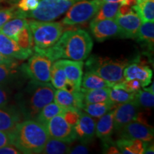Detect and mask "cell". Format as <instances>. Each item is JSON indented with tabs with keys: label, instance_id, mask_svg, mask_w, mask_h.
<instances>
[{
	"label": "cell",
	"instance_id": "6da1fadb",
	"mask_svg": "<svg viewBox=\"0 0 154 154\" xmlns=\"http://www.w3.org/2000/svg\"><path fill=\"white\" fill-rule=\"evenodd\" d=\"M93 44L92 38L86 30H69L61 34L52 47L36 53L46 55L52 61L59 59L84 61L89 56Z\"/></svg>",
	"mask_w": 154,
	"mask_h": 154
},
{
	"label": "cell",
	"instance_id": "7a4b0ae2",
	"mask_svg": "<svg viewBox=\"0 0 154 154\" xmlns=\"http://www.w3.org/2000/svg\"><path fill=\"white\" fill-rule=\"evenodd\" d=\"M55 90L49 82L31 80L17 95L18 110L25 119H35L46 105L53 102Z\"/></svg>",
	"mask_w": 154,
	"mask_h": 154
},
{
	"label": "cell",
	"instance_id": "3957f363",
	"mask_svg": "<svg viewBox=\"0 0 154 154\" xmlns=\"http://www.w3.org/2000/svg\"><path fill=\"white\" fill-rule=\"evenodd\" d=\"M9 132L11 144L22 153H41L49 138L45 126L34 119L20 121Z\"/></svg>",
	"mask_w": 154,
	"mask_h": 154
},
{
	"label": "cell",
	"instance_id": "277c9868",
	"mask_svg": "<svg viewBox=\"0 0 154 154\" xmlns=\"http://www.w3.org/2000/svg\"><path fill=\"white\" fill-rule=\"evenodd\" d=\"M28 24L32 32L36 52H40L52 47L63 34V27L61 22L29 20Z\"/></svg>",
	"mask_w": 154,
	"mask_h": 154
},
{
	"label": "cell",
	"instance_id": "5b68a950",
	"mask_svg": "<svg viewBox=\"0 0 154 154\" xmlns=\"http://www.w3.org/2000/svg\"><path fill=\"white\" fill-rule=\"evenodd\" d=\"M127 61L113 60L109 58L92 57L86 62L90 72L95 73L106 81L111 87L124 81V71Z\"/></svg>",
	"mask_w": 154,
	"mask_h": 154
},
{
	"label": "cell",
	"instance_id": "8992f818",
	"mask_svg": "<svg viewBox=\"0 0 154 154\" xmlns=\"http://www.w3.org/2000/svg\"><path fill=\"white\" fill-rule=\"evenodd\" d=\"M81 0H40L37 8L33 11H17V17L32 18L38 21L51 22L66 13L74 3Z\"/></svg>",
	"mask_w": 154,
	"mask_h": 154
},
{
	"label": "cell",
	"instance_id": "52a82bcc",
	"mask_svg": "<svg viewBox=\"0 0 154 154\" xmlns=\"http://www.w3.org/2000/svg\"><path fill=\"white\" fill-rule=\"evenodd\" d=\"M101 3L96 0H81L74 3L66 11L62 23L67 26L87 22L95 16Z\"/></svg>",
	"mask_w": 154,
	"mask_h": 154
},
{
	"label": "cell",
	"instance_id": "ba28073f",
	"mask_svg": "<svg viewBox=\"0 0 154 154\" xmlns=\"http://www.w3.org/2000/svg\"><path fill=\"white\" fill-rule=\"evenodd\" d=\"M52 61L47 56L36 53L31 55L27 62L21 66V72L32 80L49 82Z\"/></svg>",
	"mask_w": 154,
	"mask_h": 154
},
{
	"label": "cell",
	"instance_id": "9c48e42d",
	"mask_svg": "<svg viewBox=\"0 0 154 154\" xmlns=\"http://www.w3.org/2000/svg\"><path fill=\"white\" fill-rule=\"evenodd\" d=\"M50 138L71 143L76 140L74 127L70 126L61 115H57L45 126Z\"/></svg>",
	"mask_w": 154,
	"mask_h": 154
},
{
	"label": "cell",
	"instance_id": "30bf717a",
	"mask_svg": "<svg viewBox=\"0 0 154 154\" xmlns=\"http://www.w3.org/2000/svg\"><path fill=\"white\" fill-rule=\"evenodd\" d=\"M119 136L121 138L137 139L150 143L153 139V128L149 124L134 120L119 131Z\"/></svg>",
	"mask_w": 154,
	"mask_h": 154
},
{
	"label": "cell",
	"instance_id": "8fae6325",
	"mask_svg": "<svg viewBox=\"0 0 154 154\" xmlns=\"http://www.w3.org/2000/svg\"><path fill=\"white\" fill-rule=\"evenodd\" d=\"M139 107L140 106L135 99L130 101L117 104L114 109L113 117L114 131H119L131 121L136 120Z\"/></svg>",
	"mask_w": 154,
	"mask_h": 154
},
{
	"label": "cell",
	"instance_id": "7c38bea8",
	"mask_svg": "<svg viewBox=\"0 0 154 154\" xmlns=\"http://www.w3.org/2000/svg\"><path fill=\"white\" fill-rule=\"evenodd\" d=\"M115 21L119 29L118 36L123 38H136L142 22L134 10L126 14H118Z\"/></svg>",
	"mask_w": 154,
	"mask_h": 154
},
{
	"label": "cell",
	"instance_id": "4fadbf2b",
	"mask_svg": "<svg viewBox=\"0 0 154 154\" xmlns=\"http://www.w3.org/2000/svg\"><path fill=\"white\" fill-rule=\"evenodd\" d=\"M90 29L98 42H103L109 38L119 36V26L115 19H103L91 21Z\"/></svg>",
	"mask_w": 154,
	"mask_h": 154
},
{
	"label": "cell",
	"instance_id": "5bb4252c",
	"mask_svg": "<svg viewBox=\"0 0 154 154\" xmlns=\"http://www.w3.org/2000/svg\"><path fill=\"white\" fill-rule=\"evenodd\" d=\"M96 121L91 116L82 112L79 120L74 126L76 139L83 143H88L92 141L96 136Z\"/></svg>",
	"mask_w": 154,
	"mask_h": 154
},
{
	"label": "cell",
	"instance_id": "9a60e30c",
	"mask_svg": "<svg viewBox=\"0 0 154 154\" xmlns=\"http://www.w3.org/2000/svg\"><path fill=\"white\" fill-rule=\"evenodd\" d=\"M55 103L63 109H74L82 111L84 106V96L82 92H70L65 89H58L55 91Z\"/></svg>",
	"mask_w": 154,
	"mask_h": 154
},
{
	"label": "cell",
	"instance_id": "2e32d148",
	"mask_svg": "<svg viewBox=\"0 0 154 154\" xmlns=\"http://www.w3.org/2000/svg\"><path fill=\"white\" fill-rule=\"evenodd\" d=\"M0 52L6 57L18 60H25L33 54L32 50L21 48L14 40L0 32Z\"/></svg>",
	"mask_w": 154,
	"mask_h": 154
},
{
	"label": "cell",
	"instance_id": "e0dca14e",
	"mask_svg": "<svg viewBox=\"0 0 154 154\" xmlns=\"http://www.w3.org/2000/svg\"><path fill=\"white\" fill-rule=\"evenodd\" d=\"M153 72L149 66L144 63H132L125 67L124 77L125 80L136 79L139 80L142 87L149 86L151 83Z\"/></svg>",
	"mask_w": 154,
	"mask_h": 154
},
{
	"label": "cell",
	"instance_id": "ac0fdd59",
	"mask_svg": "<svg viewBox=\"0 0 154 154\" xmlns=\"http://www.w3.org/2000/svg\"><path fill=\"white\" fill-rule=\"evenodd\" d=\"M66 74L68 82L74 86L76 91H81V85L83 77L82 61H73L69 59H59Z\"/></svg>",
	"mask_w": 154,
	"mask_h": 154
},
{
	"label": "cell",
	"instance_id": "d6986e66",
	"mask_svg": "<svg viewBox=\"0 0 154 154\" xmlns=\"http://www.w3.org/2000/svg\"><path fill=\"white\" fill-rule=\"evenodd\" d=\"M113 117L114 109L100 117L96 124V136L102 140L103 144L112 142L111 136L114 131Z\"/></svg>",
	"mask_w": 154,
	"mask_h": 154
},
{
	"label": "cell",
	"instance_id": "ffe728a7",
	"mask_svg": "<svg viewBox=\"0 0 154 154\" xmlns=\"http://www.w3.org/2000/svg\"><path fill=\"white\" fill-rule=\"evenodd\" d=\"M20 112L14 106L0 107V131H10L22 120Z\"/></svg>",
	"mask_w": 154,
	"mask_h": 154
},
{
	"label": "cell",
	"instance_id": "44dd1931",
	"mask_svg": "<svg viewBox=\"0 0 154 154\" xmlns=\"http://www.w3.org/2000/svg\"><path fill=\"white\" fill-rule=\"evenodd\" d=\"M148 144V142L140 140H132L124 138H119L116 142V146L120 153L123 154H142Z\"/></svg>",
	"mask_w": 154,
	"mask_h": 154
},
{
	"label": "cell",
	"instance_id": "7402d4cb",
	"mask_svg": "<svg viewBox=\"0 0 154 154\" xmlns=\"http://www.w3.org/2000/svg\"><path fill=\"white\" fill-rule=\"evenodd\" d=\"M135 39L143 47L147 48L149 51L153 50L154 45L153 22H142Z\"/></svg>",
	"mask_w": 154,
	"mask_h": 154
},
{
	"label": "cell",
	"instance_id": "603a6c76",
	"mask_svg": "<svg viewBox=\"0 0 154 154\" xmlns=\"http://www.w3.org/2000/svg\"><path fill=\"white\" fill-rule=\"evenodd\" d=\"M28 25V20L26 18L16 17L11 19L0 29V32L16 42L17 36L25 26Z\"/></svg>",
	"mask_w": 154,
	"mask_h": 154
},
{
	"label": "cell",
	"instance_id": "cb8c5ba5",
	"mask_svg": "<svg viewBox=\"0 0 154 154\" xmlns=\"http://www.w3.org/2000/svg\"><path fill=\"white\" fill-rule=\"evenodd\" d=\"M116 105L110 100H108L106 101L99 103H86L84 106L83 110L88 115L91 116L92 118L99 119L109 111L114 109L116 107Z\"/></svg>",
	"mask_w": 154,
	"mask_h": 154
},
{
	"label": "cell",
	"instance_id": "d4e9b609",
	"mask_svg": "<svg viewBox=\"0 0 154 154\" xmlns=\"http://www.w3.org/2000/svg\"><path fill=\"white\" fill-rule=\"evenodd\" d=\"M111 87H106L95 89H85L81 88V91L84 96V104L106 101L109 100V91Z\"/></svg>",
	"mask_w": 154,
	"mask_h": 154
},
{
	"label": "cell",
	"instance_id": "484cf974",
	"mask_svg": "<svg viewBox=\"0 0 154 154\" xmlns=\"http://www.w3.org/2000/svg\"><path fill=\"white\" fill-rule=\"evenodd\" d=\"M132 9L139 17L141 22H154L153 0H143L133 6Z\"/></svg>",
	"mask_w": 154,
	"mask_h": 154
},
{
	"label": "cell",
	"instance_id": "4316f807",
	"mask_svg": "<svg viewBox=\"0 0 154 154\" xmlns=\"http://www.w3.org/2000/svg\"><path fill=\"white\" fill-rule=\"evenodd\" d=\"M50 81L51 82V85L57 89H63L68 82L60 60H57L51 65Z\"/></svg>",
	"mask_w": 154,
	"mask_h": 154
},
{
	"label": "cell",
	"instance_id": "83f0119b",
	"mask_svg": "<svg viewBox=\"0 0 154 154\" xmlns=\"http://www.w3.org/2000/svg\"><path fill=\"white\" fill-rule=\"evenodd\" d=\"M119 7H120V3L119 2L102 3L92 21L115 19L118 15Z\"/></svg>",
	"mask_w": 154,
	"mask_h": 154
},
{
	"label": "cell",
	"instance_id": "f1b7e54d",
	"mask_svg": "<svg viewBox=\"0 0 154 154\" xmlns=\"http://www.w3.org/2000/svg\"><path fill=\"white\" fill-rule=\"evenodd\" d=\"M64 109L59 106L56 103L51 102L42 109L34 120L45 126L50 119L57 115H61Z\"/></svg>",
	"mask_w": 154,
	"mask_h": 154
},
{
	"label": "cell",
	"instance_id": "f546056e",
	"mask_svg": "<svg viewBox=\"0 0 154 154\" xmlns=\"http://www.w3.org/2000/svg\"><path fill=\"white\" fill-rule=\"evenodd\" d=\"M82 85L83 88L85 89H95L106 87H111L106 81L102 79L101 76L92 72H87L82 77Z\"/></svg>",
	"mask_w": 154,
	"mask_h": 154
},
{
	"label": "cell",
	"instance_id": "4dcf8cb0",
	"mask_svg": "<svg viewBox=\"0 0 154 154\" xmlns=\"http://www.w3.org/2000/svg\"><path fill=\"white\" fill-rule=\"evenodd\" d=\"M71 149L70 143L61 140L49 138L41 153L44 154H64L69 153Z\"/></svg>",
	"mask_w": 154,
	"mask_h": 154
},
{
	"label": "cell",
	"instance_id": "1f68e13d",
	"mask_svg": "<svg viewBox=\"0 0 154 154\" xmlns=\"http://www.w3.org/2000/svg\"><path fill=\"white\" fill-rule=\"evenodd\" d=\"M135 93L128 92L116 86H113L110 88L109 91V100L115 104L125 103L134 99Z\"/></svg>",
	"mask_w": 154,
	"mask_h": 154
},
{
	"label": "cell",
	"instance_id": "d6a6232c",
	"mask_svg": "<svg viewBox=\"0 0 154 154\" xmlns=\"http://www.w3.org/2000/svg\"><path fill=\"white\" fill-rule=\"evenodd\" d=\"M16 42L22 49L26 50H32L34 46L33 38L29 24L21 31L17 36Z\"/></svg>",
	"mask_w": 154,
	"mask_h": 154
},
{
	"label": "cell",
	"instance_id": "836d02e7",
	"mask_svg": "<svg viewBox=\"0 0 154 154\" xmlns=\"http://www.w3.org/2000/svg\"><path fill=\"white\" fill-rule=\"evenodd\" d=\"M135 99L140 106L152 108L154 105V94L146 90H139L136 92Z\"/></svg>",
	"mask_w": 154,
	"mask_h": 154
},
{
	"label": "cell",
	"instance_id": "e575fe53",
	"mask_svg": "<svg viewBox=\"0 0 154 154\" xmlns=\"http://www.w3.org/2000/svg\"><path fill=\"white\" fill-rule=\"evenodd\" d=\"M17 67L0 65V84H7L14 78Z\"/></svg>",
	"mask_w": 154,
	"mask_h": 154
},
{
	"label": "cell",
	"instance_id": "d590c367",
	"mask_svg": "<svg viewBox=\"0 0 154 154\" xmlns=\"http://www.w3.org/2000/svg\"><path fill=\"white\" fill-rule=\"evenodd\" d=\"M81 113L82 111L74 109H64V111L61 113V116L70 126L74 127L79 120Z\"/></svg>",
	"mask_w": 154,
	"mask_h": 154
},
{
	"label": "cell",
	"instance_id": "8d00e7d4",
	"mask_svg": "<svg viewBox=\"0 0 154 154\" xmlns=\"http://www.w3.org/2000/svg\"><path fill=\"white\" fill-rule=\"evenodd\" d=\"M114 86H118V87L122 88V89L128 92H131V93L137 92L142 87L141 83L140 81L136 79L131 80H124L122 82L116 84Z\"/></svg>",
	"mask_w": 154,
	"mask_h": 154
},
{
	"label": "cell",
	"instance_id": "74e56055",
	"mask_svg": "<svg viewBox=\"0 0 154 154\" xmlns=\"http://www.w3.org/2000/svg\"><path fill=\"white\" fill-rule=\"evenodd\" d=\"M17 11L15 7L0 9V29L9 20L17 17Z\"/></svg>",
	"mask_w": 154,
	"mask_h": 154
},
{
	"label": "cell",
	"instance_id": "f35d334b",
	"mask_svg": "<svg viewBox=\"0 0 154 154\" xmlns=\"http://www.w3.org/2000/svg\"><path fill=\"white\" fill-rule=\"evenodd\" d=\"M11 92L7 84H0V107L7 106L11 100Z\"/></svg>",
	"mask_w": 154,
	"mask_h": 154
},
{
	"label": "cell",
	"instance_id": "ab89813d",
	"mask_svg": "<svg viewBox=\"0 0 154 154\" xmlns=\"http://www.w3.org/2000/svg\"><path fill=\"white\" fill-rule=\"evenodd\" d=\"M40 0H19L17 7L20 11L27 12L37 8Z\"/></svg>",
	"mask_w": 154,
	"mask_h": 154
},
{
	"label": "cell",
	"instance_id": "60d3db41",
	"mask_svg": "<svg viewBox=\"0 0 154 154\" xmlns=\"http://www.w3.org/2000/svg\"><path fill=\"white\" fill-rule=\"evenodd\" d=\"M0 65L17 67L18 66V61L15 60V59H13V58L6 57V56L0 52Z\"/></svg>",
	"mask_w": 154,
	"mask_h": 154
},
{
	"label": "cell",
	"instance_id": "b9f144b4",
	"mask_svg": "<svg viewBox=\"0 0 154 154\" xmlns=\"http://www.w3.org/2000/svg\"><path fill=\"white\" fill-rule=\"evenodd\" d=\"M22 152L18 149H17L14 146L11 144H8L3 147L0 148V154H19Z\"/></svg>",
	"mask_w": 154,
	"mask_h": 154
},
{
	"label": "cell",
	"instance_id": "7bdbcfd3",
	"mask_svg": "<svg viewBox=\"0 0 154 154\" xmlns=\"http://www.w3.org/2000/svg\"><path fill=\"white\" fill-rule=\"evenodd\" d=\"M11 144L10 132L0 131V148Z\"/></svg>",
	"mask_w": 154,
	"mask_h": 154
},
{
	"label": "cell",
	"instance_id": "ee69618b",
	"mask_svg": "<svg viewBox=\"0 0 154 154\" xmlns=\"http://www.w3.org/2000/svg\"><path fill=\"white\" fill-rule=\"evenodd\" d=\"M89 152V149L87 146L84 145V144H82V145L76 146L75 147L70 149L69 150V153L72 154H86L88 153Z\"/></svg>",
	"mask_w": 154,
	"mask_h": 154
},
{
	"label": "cell",
	"instance_id": "f6af8a7d",
	"mask_svg": "<svg viewBox=\"0 0 154 154\" xmlns=\"http://www.w3.org/2000/svg\"><path fill=\"white\" fill-rule=\"evenodd\" d=\"M143 153H145V154H153L154 153L153 145L146 146V148L143 151Z\"/></svg>",
	"mask_w": 154,
	"mask_h": 154
},
{
	"label": "cell",
	"instance_id": "bcb514c9",
	"mask_svg": "<svg viewBox=\"0 0 154 154\" xmlns=\"http://www.w3.org/2000/svg\"><path fill=\"white\" fill-rule=\"evenodd\" d=\"M96 1L99 2L102 4L104 2H120L121 0H96Z\"/></svg>",
	"mask_w": 154,
	"mask_h": 154
},
{
	"label": "cell",
	"instance_id": "7dc6e473",
	"mask_svg": "<svg viewBox=\"0 0 154 154\" xmlns=\"http://www.w3.org/2000/svg\"><path fill=\"white\" fill-rule=\"evenodd\" d=\"M153 83H152V84H151V86H150V87H149V88H147L146 87V86H145V87H143V89L144 90H146V91H150V92H151V93H153V94H154V88H153Z\"/></svg>",
	"mask_w": 154,
	"mask_h": 154
},
{
	"label": "cell",
	"instance_id": "c3c4849f",
	"mask_svg": "<svg viewBox=\"0 0 154 154\" xmlns=\"http://www.w3.org/2000/svg\"><path fill=\"white\" fill-rule=\"evenodd\" d=\"M142 1H143V0H136L137 3H139V2H142Z\"/></svg>",
	"mask_w": 154,
	"mask_h": 154
},
{
	"label": "cell",
	"instance_id": "681fc988",
	"mask_svg": "<svg viewBox=\"0 0 154 154\" xmlns=\"http://www.w3.org/2000/svg\"><path fill=\"white\" fill-rule=\"evenodd\" d=\"M3 2V0H0V2Z\"/></svg>",
	"mask_w": 154,
	"mask_h": 154
}]
</instances>
